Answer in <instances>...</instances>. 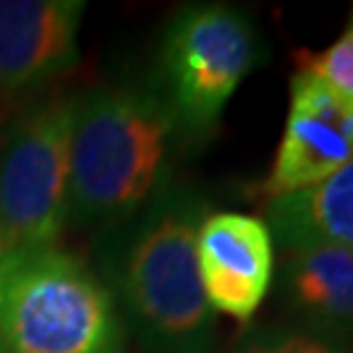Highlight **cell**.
I'll return each mask as SVG.
<instances>
[{
    "mask_svg": "<svg viewBox=\"0 0 353 353\" xmlns=\"http://www.w3.org/2000/svg\"><path fill=\"white\" fill-rule=\"evenodd\" d=\"M207 214L204 194L170 181L139 212L97 236V278L147 353H212L214 312L196 267Z\"/></svg>",
    "mask_w": 353,
    "mask_h": 353,
    "instance_id": "6da1fadb",
    "label": "cell"
},
{
    "mask_svg": "<svg viewBox=\"0 0 353 353\" xmlns=\"http://www.w3.org/2000/svg\"><path fill=\"white\" fill-rule=\"evenodd\" d=\"M181 128L157 87H94L74 97L68 207L76 228H113L173 181Z\"/></svg>",
    "mask_w": 353,
    "mask_h": 353,
    "instance_id": "7a4b0ae2",
    "label": "cell"
},
{
    "mask_svg": "<svg viewBox=\"0 0 353 353\" xmlns=\"http://www.w3.org/2000/svg\"><path fill=\"white\" fill-rule=\"evenodd\" d=\"M113 296L58 246L0 256V348L6 353H123Z\"/></svg>",
    "mask_w": 353,
    "mask_h": 353,
    "instance_id": "3957f363",
    "label": "cell"
},
{
    "mask_svg": "<svg viewBox=\"0 0 353 353\" xmlns=\"http://www.w3.org/2000/svg\"><path fill=\"white\" fill-rule=\"evenodd\" d=\"M267 61V45L249 13L230 3H189L160 39V87L183 141L210 139L225 105Z\"/></svg>",
    "mask_w": 353,
    "mask_h": 353,
    "instance_id": "277c9868",
    "label": "cell"
},
{
    "mask_svg": "<svg viewBox=\"0 0 353 353\" xmlns=\"http://www.w3.org/2000/svg\"><path fill=\"white\" fill-rule=\"evenodd\" d=\"M74 97H52L16 113L0 137L3 252L55 246L68 207V139Z\"/></svg>",
    "mask_w": 353,
    "mask_h": 353,
    "instance_id": "5b68a950",
    "label": "cell"
},
{
    "mask_svg": "<svg viewBox=\"0 0 353 353\" xmlns=\"http://www.w3.org/2000/svg\"><path fill=\"white\" fill-rule=\"evenodd\" d=\"M288 115L259 196L270 202L332 176L353 163V100L316 76H290Z\"/></svg>",
    "mask_w": 353,
    "mask_h": 353,
    "instance_id": "8992f818",
    "label": "cell"
},
{
    "mask_svg": "<svg viewBox=\"0 0 353 353\" xmlns=\"http://www.w3.org/2000/svg\"><path fill=\"white\" fill-rule=\"evenodd\" d=\"M196 267L212 312L252 322L275 280V241L265 220L210 212L196 233Z\"/></svg>",
    "mask_w": 353,
    "mask_h": 353,
    "instance_id": "52a82bcc",
    "label": "cell"
},
{
    "mask_svg": "<svg viewBox=\"0 0 353 353\" xmlns=\"http://www.w3.org/2000/svg\"><path fill=\"white\" fill-rule=\"evenodd\" d=\"M81 0H0V94L29 92L79 58Z\"/></svg>",
    "mask_w": 353,
    "mask_h": 353,
    "instance_id": "ba28073f",
    "label": "cell"
},
{
    "mask_svg": "<svg viewBox=\"0 0 353 353\" xmlns=\"http://www.w3.org/2000/svg\"><path fill=\"white\" fill-rule=\"evenodd\" d=\"M278 293L290 322L353 343V252L301 249L280 267Z\"/></svg>",
    "mask_w": 353,
    "mask_h": 353,
    "instance_id": "9c48e42d",
    "label": "cell"
},
{
    "mask_svg": "<svg viewBox=\"0 0 353 353\" xmlns=\"http://www.w3.org/2000/svg\"><path fill=\"white\" fill-rule=\"evenodd\" d=\"M265 217L272 241L285 254L301 249L353 252V163L314 186L270 199Z\"/></svg>",
    "mask_w": 353,
    "mask_h": 353,
    "instance_id": "30bf717a",
    "label": "cell"
},
{
    "mask_svg": "<svg viewBox=\"0 0 353 353\" xmlns=\"http://www.w3.org/2000/svg\"><path fill=\"white\" fill-rule=\"evenodd\" d=\"M236 353H353V343L299 322H275L246 330Z\"/></svg>",
    "mask_w": 353,
    "mask_h": 353,
    "instance_id": "8fae6325",
    "label": "cell"
},
{
    "mask_svg": "<svg viewBox=\"0 0 353 353\" xmlns=\"http://www.w3.org/2000/svg\"><path fill=\"white\" fill-rule=\"evenodd\" d=\"M293 61L299 65V71L316 76L327 87L341 92L343 97L353 100V6L348 13V21L332 45L316 52L296 50Z\"/></svg>",
    "mask_w": 353,
    "mask_h": 353,
    "instance_id": "7c38bea8",
    "label": "cell"
},
{
    "mask_svg": "<svg viewBox=\"0 0 353 353\" xmlns=\"http://www.w3.org/2000/svg\"><path fill=\"white\" fill-rule=\"evenodd\" d=\"M0 256H3V243H0Z\"/></svg>",
    "mask_w": 353,
    "mask_h": 353,
    "instance_id": "4fadbf2b",
    "label": "cell"
}]
</instances>
